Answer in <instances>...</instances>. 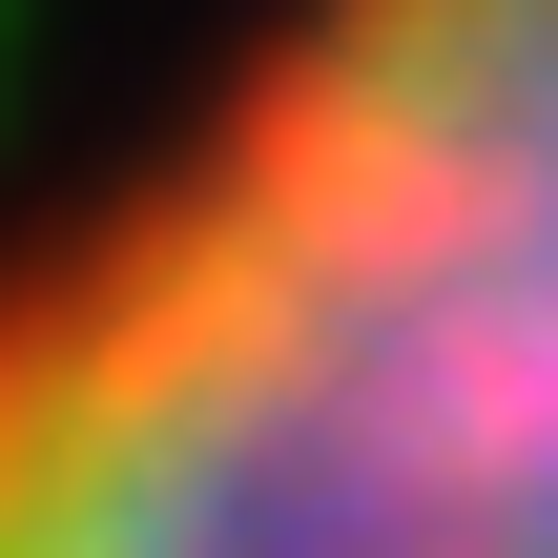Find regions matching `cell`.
Here are the masks:
<instances>
[{"label": "cell", "instance_id": "6da1fadb", "mask_svg": "<svg viewBox=\"0 0 558 558\" xmlns=\"http://www.w3.org/2000/svg\"><path fill=\"white\" fill-rule=\"evenodd\" d=\"M0 558H558V0H290L0 248Z\"/></svg>", "mask_w": 558, "mask_h": 558}]
</instances>
